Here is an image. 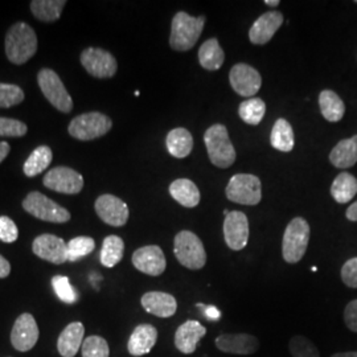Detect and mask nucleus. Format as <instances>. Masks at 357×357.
Segmentation results:
<instances>
[{"label": "nucleus", "instance_id": "f257e3e1", "mask_svg": "<svg viewBox=\"0 0 357 357\" xmlns=\"http://www.w3.org/2000/svg\"><path fill=\"white\" fill-rule=\"evenodd\" d=\"M38 51V36L32 26L19 22L6 35V54L15 65L26 64Z\"/></svg>", "mask_w": 357, "mask_h": 357}, {"label": "nucleus", "instance_id": "f03ea898", "mask_svg": "<svg viewBox=\"0 0 357 357\" xmlns=\"http://www.w3.org/2000/svg\"><path fill=\"white\" fill-rule=\"evenodd\" d=\"M205 17H193L187 13H178L172 19L169 45L178 52H187L195 47L204 29Z\"/></svg>", "mask_w": 357, "mask_h": 357}, {"label": "nucleus", "instance_id": "7ed1b4c3", "mask_svg": "<svg viewBox=\"0 0 357 357\" xmlns=\"http://www.w3.org/2000/svg\"><path fill=\"white\" fill-rule=\"evenodd\" d=\"M205 147L209 160L218 168H229L236 162V150L230 141L228 128L221 123L205 131Z\"/></svg>", "mask_w": 357, "mask_h": 357}, {"label": "nucleus", "instance_id": "20e7f679", "mask_svg": "<svg viewBox=\"0 0 357 357\" xmlns=\"http://www.w3.org/2000/svg\"><path fill=\"white\" fill-rule=\"evenodd\" d=\"M310 243V225L305 218L295 217L283 234L282 255L287 264H298L305 255Z\"/></svg>", "mask_w": 357, "mask_h": 357}, {"label": "nucleus", "instance_id": "39448f33", "mask_svg": "<svg viewBox=\"0 0 357 357\" xmlns=\"http://www.w3.org/2000/svg\"><path fill=\"white\" fill-rule=\"evenodd\" d=\"M174 253L178 264L190 270H200L206 264L204 245L191 230L178 231L174 241Z\"/></svg>", "mask_w": 357, "mask_h": 357}, {"label": "nucleus", "instance_id": "423d86ee", "mask_svg": "<svg viewBox=\"0 0 357 357\" xmlns=\"http://www.w3.org/2000/svg\"><path fill=\"white\" fill-rule=\"evenodd\" d=\"M113 128V122L107 115L91 112L76 116L70 123L68 131L70 137L78 141H94L106 135Z\"/></svg>", "mask_w": 357, "mask_h": 357}, {"label": "nucleus", "instance_id": "0eeeda50", "mask_svg": "<svg viewBox=\"0 0 357 357\" xmlns=\"http://www.w3.org/2000/svg\"><path fill=\"white\" fill-rule=\"evenodd\" d=\"M225 193L231 203L255 206L262 199V184L255 175L237 174L230 178Z\"/></svg>", "mask_w": 357, "mask_h": 357}, {"label": "nucleus", "instance_id": "6e6552de", "mask_svg": "<svg viewBox=\"0 0 357 357\" xmlns=\"http://www.w3.org/2000/svg\"><path fill=\"white\" fill-rule=\"evenodd\" d=\"M23 208L29 215L36 217L38 220L64 224L70 220V213L64 206L54 203L50 197L40 192H31L23 200Z\"/></svg>", "mask_w": 357, "mask_h": 357}, {"label": "nucleus", "instance_id": "1a4fd4ad", "mask_svg": "<svg viewBox=\"0 0 357 357\" xmlns=\"http://www.w3.org/2000/svg\"><path fill=\"white\" fill-rule=\"evenodd\" d=\"M38 88L45 96V98L54 106L59 112L65 114L73 110V100L65 89L64 84L59 75L52 69H41L38 75Z\"/></svg>", "mask_w": 357, "mask_h": 357}, {"label": "nucleus", "instance_id": "9d476101", "mask_svg": "<svg viewBox=\"0 0 357 357\" xmlns=\"http://www.w3.org/2000/svg\"><path fill=\"white\" fill-rule=\"evenodd\" d=\"M81 64L90 76L96 78H112L118 70V64L110 52L101 48H88L81 53Z\"/></svg>", "mask_w": 357, "mask_h": 357}, {"label": "nucleus", "instance_id": "9b49d317", "mask_svg": "<svg viewBox=\"0 0 357 357\" xmlns=\"http://www.w3.org/2000/svg\"><path fill=\"white\" fill-rule=\"evenodd\" d=\"M44 185L52 191L76 195L84 188V178L73 168L69 167H56L44 176Z\"/></svg>", "mask_w": 357, "mask_h": 357}, {"label": "nucleus", "instance_id": "f8f14e48", "mask_svg": "<svg viewBox=\"0 0 357 357\" xmlns=\"http://www.w3.org/2000/svg\"><path fill=\"white\" fill-rule=\"evenodd\" d=\"M230 85L233 90L245 98H252L262 85V78L253 66L248 64H236L229 73Z\"/></svg>", "mask_w": 357, "mask_h": 357}, {"label": "nucleus", "instance_id": "ddd939ff", "mask_svg": "<svg viewBox=\"0 0 357 357\" xmlns=\"http://www.w3.org/2000/svg\"><path fill=\"white\" fill-rule=\"evenodd\" d=\"M94 208L98 217L110 227L119 228L126 225L128 221L130 212L128 204L114 195L100 196L94 204Z\"/></svg>", "mask_w": 357, "mask_h": 357}, {"label": "nucleus", "instance_id": "4468645a", "mask_svg": "<svg viewBox=\"0 0 357 357\" xmlns=\"http://www.w3.org/2000/svg\"><path fill=\"white\" fill-rule=\"evenodd\" d=\"M224 238L229 249L240 252L245 249L249 240V221L240 211L229 212L224 221Z\"/></svg>", "mask_w": 357, "mask_h": 357}, {"label": "nucleus", "instance_id": "2eb2a0df", "mask_svg": "<svg viewBox=\"0 0 357 357\" xmlns=\"http://www.w3.org/2000/svg\"><path fill=\"white\" fill-rule=\"evenodd\" d=\"M132 265L141 273L151 277H159L166 270V257L159 246L149 245V246L139 248L134 252Z\"/></svg>", "mask_w": 357, "mask_h": 357}, {"label": "nucleus", "instance_id": "dca6fc26", "mask_svg": "<svg viewBox=\"0 0 357 357\" xmlns=\"http://www.w3.org/2000/svg\"><path fill=\"white\" fill-rule=\"evenodd\" d=\"M32 250L38 258L54 265H63L68 261L66 243L54 234H41L36 237L32 243Z\"/></svg>", "mask_w": 357, "mask_h": 357}, {"label": "nucleus", "instance_id": "f3484780", "mask_svg": "<svg viewBox=\"0 0 357 357\" xmlns=\"http://www.w3.org/2000/svg\"><path fill=\"white\" fill-rule=\"evenodd\" d=\"M38 327L31 314H22L13 324L11 331V343L16 351H31L38 340Z\"/></svg>", "mask_w": 357, "mask_h": 357}, {"label": "nucleus", "instance_id": "a211bd4d", "mask_svg": "<svg viewBox=\"0 0 357 357\" xmlns=\"http://www.w3.org/2000/svg\"><path fill=\"white\" fill-rule=\"evenodd\" d=\"M216 347L225 354L246 356L258 351L259 342L249 333H222L216 339Z\"/></svg>", "mask_w": 357, "mask_h": 357}, {"label": "nucleus", "instance_id": "6ab92c4d", "mask_svg": "<svg viewBox=\"0 0 357 357\" xmlns=\"http://www.w3.org/2000/svg\"><path fill=\"white\" fill-rule=\"evenodd\" d=\"M283 23V13L268 11L261 15L249 31V38L255 45H265L277 33Z\"/></svg>", "mask_w": 357, "mask_h": 357}, {"label": "nucleus", "instance_id": "aec40b11", "mask_svg": "<svg viewBox=\"0 0 357 357\" xmlns=\"http://www.w3.org/2000/svg\"><path fill=\"white\" fill-rule=\"evenodd\" d=\"M206 333V328L197 320H187L183 323L175 333V345L184 355H192L199 342Z\"/></svg>", "mask_w": 357, "mask_h": 357}, {"label": "nucleus", "instance_id": "412c9836", "mask_svg": "<svg viewBox=\"0 0 357 357\" xmlns=\"http://www.w3.org/2000/svg\"><path fill=\"white\" fill-rule=\"evenodd\" d=\"M142 306L149 312L159 318H171L178 310V302L171 294L162 291L146 293L141 299Z\"/></svg>", "mask_w": 357, "mask_h": 357}, {"label": "nucleus", "instance_id": "4be33fe9", "mask_svg": "<svg viewBox=\"0 0 357 357\" xmlns=\"http://www.w3.org/2000/svg\"><path fill=\"white\" fill-rule=\"evenodd\" d=\"M158 342V330L151 324H139L128 339V351L131 356H144L153 351Z\"/></svg>", "mask_w": 357, "mask_h": 357}, {"label": "nucleus", "instance_id": "5701e85b", "mask_svg": "<svg viewBox=\"0 0 357 357\" xmlns=\"http://www.w3.org/2000/svg\"><path fill=\"white\" fill-rule=\"evenodd\" d=\"M85 327L81 321H73L65 327L59 336L57 349L63 357H75L84 343Z\"/></svg>", "mask_w": 357, "mask_h": 357}, {"label": "nucleus", "instance_id": "b1692460", "mask_svg": "<svg viewBox=\"0 0 357 357\" xmlns=\"http://www.w3.org/2000/svg\"><path fill=\"white\" fill-rule=\"evenodd\" d=\"M169 195L185 208H195L200 203V191L190 178H178L172 181L169 185Z\"/></svg>", "mask_w": 357, "mask_h": 357}, {"label": "nucleus", "instance_id": "393cba45", "mask_svg": "<svg viewBox=\"0 0 357 357\" xmlns=\"http://www.w3.org/2000/svg\"><path fill=\"white\" fill-rule=\"evenodd\" d=\"M330 162L336 168H349L357 163V135L339 142L330 153Z\"/></svg>", "mask_w": 357, "mask_h": 357}, {"label": "nucleus", "instance_id": "a878e982", "mask_svg": "<svg viewBox=\"0 0 357 357\" xmlns=\"http://www.w3.org/2000/svg\"><path fill=\"white\" fill-rule=\"evenodd\" d=\"M166 146L172 156L183 159L192 153L193 138L187 128H178L171 130L167 135Z\"/></svg>", "mask_w": 357, "mask_h": 357}, {"label": "nucleus", "instance_id": "bb28decb", "mask_svg": "<svg viewBox=\"0 0 357 357\" xmlns=\"http://www.w3.org/2000/svg\"><path fill=\"white\" fill-rule=\"evenodd\" d=\"M225 61V53L222 51L217 38H209L199 50V63L206 70H218Z\"/></svg>", "mask_w": 357, "mask_h": 357}, {"label": "nucleus", "instance_id": "cd10ccee", "mask_svg": "<svg viewBox=\"0 0 357 357\" xmlns=\"http://www.w3.org/2000/svg\"><path fill=\"white\" fill-rule=\"evenodd\" d=\"M319 106L321 115L328 122H339L344 116L345 105L343 100L332 90H323L319 94Z\"/></svg>", "mask_w": 357, "mask_h": 357}, {"label": "nucleus", "instance_id": "c85d7f7f", "mask_svg": "<svg viewBox=\"0 0 357 357\" xmlns=\"http://www.w3.org/2000/svg\"><path fill=\"white\" fill-rule=\"evenodd\" d=\"M357 193V178L348 174L342 172L337 175L331 185L332 197L339 204L349 203Z\"/></svg>", "mask_w": 357, "mask_h": 357}, {"label": "nucleus", "instance_id": "c756f323", "mask_svg": "<svg viewBox=\"0 0 357 357\" xmlns=\"http://www.w3.org/2000/svg\"><path fill=\"white\" fill-rule=\"evenodd\" d=\"M270 142H271V146L281 153H290L293 150L295 144L294 130L286 119L283 118L277 119L270 134Z\"/></svg>", "mask_w": 357, "mask_h": 357}, {"label": "nucleus", "instance_id": "7c9ffc66", "mask_svg": "<svg viewBox=\"0 0 357 357\" xmlns=\"http://www.w3.org/2000/svg\"><path fill=\"white\" fill-rule=\"evenodd\" d=\"M65 4V0H33L29 6L31 11L38 20L52 23L60 19Z\"/></svg>", "mask_w": 357, "mask_h": 357}, {"label": "nucleus", "instance_id": "2f4dec72", "mask_svg": "<svg viewBox=\"0 0 357 357\" xmlns=\"http://www.w3.org/2000/svg\"><path fill=\"white\" fill-rule=\"evenodd\" d=\"M52 159H53V153L51 149L48 146H40L28 156L23 167V171L28 178L38 176L44 169L50 167Z\"/></svg>", "mask_w": 357, "mask_h": 357}, {"label": "nucleus", "instance_id": "473e14b6", "mask_svg": "<svg viewBox=\"0 0 357 357\" xmlns=\"http://www.w3.org/2000/svg\"><path fill=\"white\" fill-rule=\"evenodd\" d=\"M125 253V243L118 236H107L103 240L101 249V264L105 268H114L118 265Z\"/></svg>", "mask_w": 357, "mask_h": 357}, {"label": "nucleus", "instance_id": "72a5a7b5", "mask_svg": "<svg viewBox=\"0 0 357 357\" xmlns=\"http://www.w3.org/2000/svg\"><path fill=\"white\" fill-rule=\"evenodd\" d=\"M266 113V105L261 98H249L238 107V114L245 123L257 126L262 122Z\"/></svg>", "mask_w": 357, "mask_h": 357}, {"label": "nucleus", "instance_id": "f704fd0d", "mask_svg": "<svg viewBox=\"0 0 357 357\" xmlns=\"http://www.w3.org/2000/svg\"><path fill=\"white\" fill-rule=\"evenodd\" d=\"M68 248V261L76 262L78 259L89 255L96 249V243L91 237L79 236L76 238H72L66 243Z\"/></svg>", "mask_w": 357, "mask_h": 357}, {"label": "nucleus", "instance_id": "c9c22d12", "mask_svg": "<svg viewBox=\"0 0 357 357\" xmlns=\"http://www.w3.org/2000/svg\"><path fill=\"white\" fill-rule=\"evenodd\" d=\"M81 354L82 357H109L110 348L103 337L93 335L84 340L81 347Z\"/></svg>", "mask_w": 357, "mask_h": 357}, {"label": "nucleus", "instance_id": "e433bc0d", "mask_svg": "<svg viewBox=\"0 0 357 357\" xmlns=\"http://www.w3.org/2000/svg\"><path fill=\"white\" fill-rule=\"evenodd\" d=\"M289 349L293 357H320L319 349L310 339L302 335H295L289 343Z\"/></svg>", "mask_w": 357, "mask_h": 357}, {"label": "nucleus", "instance_id": "4c0bfd02", "mask_svg": "<svg viewBox=\"0 0 357 357\" xmlns=\"http://www.w3.org/2000/svg\"><path fill=\"white\" fill-rule=\"evenodd\" d=\"M52 286H53V290H54V293L59 296L60 301H63L64 303H68V305L76 303L78 294H77L76 289L70 284L68 277L54 275L52 278Z\"/></svg>", "mask_w": 357, "mask_h": 357}, {"label": "nucleus", "instance_id": "58836bf2", "mask_svg": "<svg viewBox=\"0 0 357 357\" xmlns=\"http://www.w3.org/2000/svg\"><path fill=\"white\" fill-rule=\"evenodd\" d=\"M24 101V91L13 84L0 82V107L8 109Z\"/></svg>", "mask_w": 357, "mask_h": 357}, {"label": "nucleus", "instance_id": "ea45409f", "mask_svg": "<svg viewBox=\"0 0 357 357\" xmlns=\"http://www.w3.org/2000/svg\"><path fill=\"white\" fill-rule=\"evenodd\" d=\"M28 131L26 123L13 119L0 116V137L6 138H20L24 137Z\"/></svg>", "mask_w": 357, "mask_h": 357}, {"label": "nucleus", "instance_id": "a19ab883", "mask_svg": "<svg viewBox=\"0 0 357 357\" xmlns=\"http://www.w3.org/2000/svg\"><path fill=\"white\" fill-rule=\"evenodd\" d=\"M19 237V230L16 224L10 217L0 216V241L13 243Z\"/></svg>", "mask_w": 357, "mask_h": 357}, {"label": "nucleus", "instance_id": "79ce46f5", "mask_svg": "<svg viewBox=\"0 0 357 357\" xmlns=\"http://www.w3.org/2000/svg\"><path fill=\"white\" fill-rule=\"evenodd\" d=\"M342 280L345 286L351 289H357V257L351 258L342 268Z\"/></svg>", "mask_w": 357, "mask_h": 357}, {"label": "nucleus", "instance_id": "37998d69", "mask_svg": "<svg viewBox=\"0 0 357 357\" xmlns=\"http://www.w3.org/2000/svg\"><path fill=\"white\" fill-rule=\"evenodd\" d=\"M344 321L352 332H357V299L349 302L344 310Z\"/></svg>", "mask_w": 357, "mask_h": 357}, {"label": "nucleus", "instance_id": "c03bdc74", "mask_svg": "<svg viewBox=\"0 0 357 357\" xmlns=\"http://www.w3.org/2000/svg\"><path fill=\"white\" fill-rule=\"evenodd\" d=\"M11 273V265L10 262L0 255V278H7Z\"/></svg>", "mask_w": 357, "mask_h": 357}, {"label": "nucleus", "instance_id": "a18cd8bd", "mask_svg": "<svg viewBox=\"0 0 357 357\" xmlns=\"http://www.w3.org/2000/svg\"><path fill=\"white\" fill-rule=\"evenodd\" d=\"M11 151V147L7 142H0V163L7 158V155Z\"/></svg>", "mask_w": 357, "mask_h": 357}, {"label": "nucleus", "instance_id": "49530a36", "mask_svg": "<svg viewBox=\"0 0 357 357\" xmlns=\"http://www.w3.org/2000/svg\"><path fill=\"white\" fill-rule=\"evenodd\" d=\"M347 218L349 221H357V202L347 209Z\"/></svg>", "mask_w": 357, "mask_h": 357}, {"label": "nucleus", "instance_id": "de8ad7c7", "mask_svg": "<svg viewBox=\"0 0 357 357\" xmlns=\"http://www.w3.org/2000/svg\"><path fill=\"white\" fill-rule=\"evenodd\" d=\"M331 357H357V352H342V354H335Z\"/></svg>", "mask_w": 357, "mask_h": 357}, {"label": "nucleus", "instance_id": "09e8293b", "mask_svg": "<svg viewBox=\"0 0 357 357\" xmlns=\"http://www.w3.org/2000/svg\"><path fill=\"white\" fill-rule=\"evenodd\" d=\"M265 4L270 7H275V6H280V0H265Z\"/></svg>", "mask_w": 357, "mask_h": 357}]
</instances>
